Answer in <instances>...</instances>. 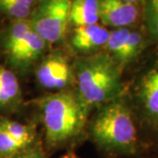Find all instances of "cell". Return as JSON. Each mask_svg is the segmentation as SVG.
<instances>
[{
  "instance_id": "cell-8",
  "label": "cell",
  "mask_w": 158,
  "mask_h": 158,
  "mask_svg": "<svg viewBox=\"0 0 158 158\" xmlns=\"http://www.w3.org/2000/svg\"><path fill=\"white\" fill-rule=\"evenodd\" d=\"M40 87L52 91L71 89L75 85L74 64L60 50L48 52L34 69Z\"/></svg>"
},
{
  "instance_id": "cell-19",
  "label": "cell",
  "mask_w": 158,
  "mask_h": 158,
  "mask_svg": "<svg viewBox=\"0 0 158 158\" xmlns=\"http://www.w3.org/2000/svg\"><path fill=\"white\" fill-rule=\"evenodd\" d=\"M0 23H1V22H0Z\"/></svg>"
},
{
  "instance_id": "cell-7",
  "label": "cell",
  "mask_w": 158,
  "mask_h": 158,
  "mask_svg": "<svg viewBox=\"0 0 158 158\" xmlns=\"http://www.w3.org/2000/svg\"><path fill=\"white\" fill-rule=\"evenodd\" d=\"M151 43L143 24L135 27L110 29L103 51L122 71L139 60Z\"/></svg>"
},
{
  "instance_id": "cell-12",
  "label": "cell",
  "mask_w": 158,
  "mask_h": 158,
  "mask_svg": "<svg viewBox=\"0 0 158 158\" xmlns=\"http://www.w3.org/2000/svg\"><path fill=\"white\" fill-rule=\"evenodd\" d=\"M23 101L18 75L0 62V116L18 111Z\"/></svg>"
},
{
  "instance_id": "cell-4",
  "label": "cell",
  "mask_w": 158,
  "mask_h": 158,
  "mask_svg": "<svg viewBox=\"0 0 158 158\" xmlns=\"http://www.w3.org/2000/svg\"><path fill=\"white\" fill-rule=\"evenodd\" d=\"M49 48L29 20L0 23V56L17 75L26 76L33 71Z\"/></svg>"
},
{
  "instance_id": "cell-13",
  "label": "cell",
  "mask_w": 158,
  "mask_h": 158,
  "mask_svg": "<svg viewBox=\"0 0 158 158\" xmlns=\"http://www.w3.org/2000/svg\"><path fill=\"white\" fill-rule=\"evenodd\" d=\"M99 23L98 0H71L68 30Z\"/></svg>"
},
{
  "instance_id": "cell-14",
  "label": "cell",
  "mask_w": 158,
  "mask_h": 158,
  "mask_svg": "<svg viewBox=\"0 0 158 158\" xmlns=\"http://www.w3.org/2000/svg\"><path fill=\"white\" fill-rule=\"evenodd\" d=\"M38 0H0V22L28 20Z\"/></svg>"
},
{
  "instance_id": "cell-10",
  "label": "cell",
  "mask_w": 158,
  "mask_h": 158,
  "mask_svg": "<svg viewBox=\"0 0 158 158\" xmlns=\"http://www.w3.org/2000/svg\"><path fill=\"white\" fill-rule=\"evenodd\" d=\"M35 135L31 125L0 116V158H10L32 147Z\"/></svg>"
},
{
  "instance_id": "cell-6",
  "label": "cell",
  "mask_w": 158,
  "mask_h": 158,
  "mask_svg": "<svg viewBox=\"0 0 158 158\" xmlns=\"http://www.w3.org/2000/svg\"><path fill=\"white\" fill-rule=\"evenodd\" d=\"M71 0H38L29 19L34 31L49 46L66 39Z\"/></svg>"
},
{
  "instance_id": "cell-9",
  "label": "cell",
  "mask_w": 158,
  "mask_h": 158,
  "mask_svg": "<svg viewBox=\"0 0 158 158\" xmlns=\"http://www.w3.org/2000/svg\"><path fill=\"white\" fill-rule=\"evenodd\" d=\"M99 23L108 29L142 24V6L123 0H98Z\"/></svg>"
},
{
  "instance_id": "cell-17",
  "label": "cell",
  "mask_w": 158,
  "mask_h": 158,
  "mask_svg": "<svg viewBox=\"0 0 158 158\" xmlns=\"http://www.w3.org/2000/svg\"><path fill=\"white\" fill-rule=\"evenodd\" d=\"M126 2H129V3H134V4H138V5H143L144 0H123Z\"/></svg>"
},
{
  "instance_id": "cell-15",
  "label": "cell",
  "mask_w": 158,
  "mask_h": 158,
  "mask_svg": "<svg viewBox=\"0 0 158 158\" xmlns=\"http://www.w3.org/2000/svg\"><path fill=\"white\" fill-rule=\"evenodd\" d=\"M142 24L152 44L158 46V0H144Z\"/></svg>"
},
{
  "instance_id": "cell-2",
  "label": "cell",
  "mask_w": 158,
  "mask_h": 158,
  "mask_svg": "<svg viewBox=\"0 0 158 158\" xmlns=\"http://www.w3.org/2000/svg\"><path fill=\"white\" fill-rule=\"evenodd\" d=\"M74 73L75 90L90 111L124 94L122 70L104 51L79 57Z\"/></svg>"
},
{
  "instance_id": "cell-1",
  "label": "cell",
  "mask_w": 158,
  "mask_h": 158,
  "mask_svg": "<svg viewBox=\"0 0 158 158\" xmlns=\"http://www.w3.org/2000/svg\"><path fill=\"white\" fill-rule=\"evenodd\" d=\"M138 119L129 98L122 94L96 109L88 126L93 142L115 156H133L139 148Z\"/></svg>"
},
{
  "instance_id": "cell-18",
  "label": "cell",
  "mask_w": 158,
  "mask_h": 158,
  "mask_svg": "<svg viewBox=\"0 0 158 158\" xmlns=\"http://www.w3.org/2000/svg\"><path fill=\"white\" fill-rule=\"evenodd\" d=\"M62 158H78V157L75 156H73V155H67V156H62Z\"/></svg>"
},
{
  "instance_id": "cell-11",
  "label": "cell",
  "mask_w": 158,
  "mask_h": 158,
  "mask_svg": "<svg viewBox=\"0 0 158 158\" xmlns=\"http://www.w3.org/2000/svg\"><path fill=\"white\" fill-rule=\"evenodd\" d=\"M109 34L110 29L96 23L69 29L66 39L71 49L79 57L86 56L103 51Z\"/></svg>"
},
{
  "instance_id": "cell-16",
  "label": "cell",
  "mask_w": 158,
  "mask_h": 158,
  "mask_svg": "<svg viewBox=\"0 0 158 158\" xmlns=\"http://www.w3.org/2000/svg\"><path fill=\"white\" fill-rule=\"evenodd\" d=\"M10 158H46V156L40 148L30 147Z\"/></svg>"
},
{
  "instance_id": "cell-3",
  "label": "cell",
  "mask_w": 158,
  "mask_h": 158,
  "mask_svg": "<svg viewBox=\"0 0 158 158\" xmlns=\"http://www.w3.org/2000/svg\"><path fill=\"white\" fill-rule=\"evenodd\" d=\"M40 110L46 142L52 148L66 145L77 139L85 129L90 112L72 89L42 98Z\"/></svg>"
},
{
  "instance_id": "cell-5",
  "label": "cell",
  "mask_w": 158,
  "mask_h": 158,
  "mask_svg": "<svg viewBox=\"0 0 158 158\" xmlns=\"http://www.w3.org/2000/svg\"><path fill=\"white\" fill-rule=\"evenodd\" d=\"M129 100L139 123L158 132V56L137 77Z\"/></svg>"
}]
</instances>
